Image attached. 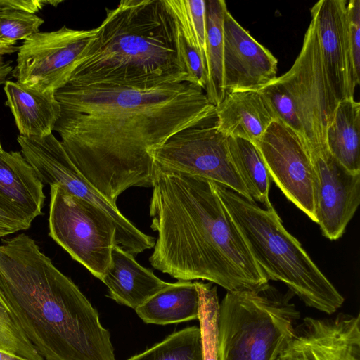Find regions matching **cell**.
<instances>
[{
  "mask_svg": "<svg viewBox=\"0 0 360 360\" xmlns=\"http://www.w3.org/2000/svg\"><path fill=\"white\" fill-rule=\"evenodd\" d=\"M276 360H283V359H281L280 357H278Z\"/></svg>",
  "mask_w": 360,
  "mask_h": 360,
  "instance_id": "obj_39",
  "label": "cell"
},
{
  "mask_svg": "<svg viewBox=\"0 0 360 360\" xmlns=\"http://www.w3.org/2000/svg\"><path fill=\"white\" fill-rule=\"evenodd\" d=\"M277 66V58L227 8L224 18L223 57L226 95L233 91H259L276 77Z\"/></svg>",
  "mask_w": 360,
  "mask_h": 360,
  "instance_id": "obj_15",
  "label": "cell"
},
{
  "mask_svg": "<svg viewBox=\"0 0 360 360\" xmlns=\"http://www.w3.org/2000/svg\"><path fill=\"white\" fill-rule=\"evenodd\" d=\"M255 145L270 179L288 200L316 222L312 165L304 139L276 119Z\"/></svg>",
  "mask_w": 360,
  "mask_h": 360,
  "instance_id": "obj_12",
  "label": "cell"
},
{
  "mask_svg": "<svg viewBox=\"0 0 360 360\" xmlns=\"http://www.w3.org/2000/svg\"><path fill=\"white\" fill-rule=\"evenodd\" d=\"M44 184L20 151L0 150V195L32 221L42 214Z\"/></svg>",
  "mask_w": 360,
  "mask_h": 360,
  "instance_id": "obj_20",
  "label": "cell"
},
{
  "mask_svg": "<svg viewBox=\"0 0 360 360\" xmlns=\"http://www.w3.org/2000/svg\"><path fill=\"white\" fill-rule=\"evenodd\" d=\"M184 39L196 49L206 64V0H165Z\"/></svg>",
  "mask_w": 360,
  "mask_h": 360,
  "instance_id": "obj_26",
  "label": "cell"
},
{
  "mask_svg": "<svg viewBox=\"0 0 360 360\" xmlns=\"http://www.w3.org/2000/svg\"><path fill=\"white\" fill-rule=\"evenodd\" d=\"M347 52L348 75L351 91L360 82V0L347 1Z\"/></svg>",
  "mask_w": 360,
  "mask_h": 360,
  "instance_id": "obj_28",
  "label": "cell"
},
{
  "mask_svg": "<svg viewBox=\"0 0 360 360\" xmlns=\"http://www.w3.org/2000/svg\"><path fill=\"white\" fill-rule=\"evenodd\" d=\"M49 230L51 238L94 276L102 280L117 245L109 216L90 202L51 186Z\"/></svg>",
  "mask_w": 360,
  "mask_h": 360,
  "instance_id": "obj_7",
  "label": "cell"
},
{
  "mask_svg": "<svg viewBox=\"0 0 360 360\" xmlns=\"http://www.w3.org/2000/svg\"><path fill=\"white\" fill-rule=\"evenodd\" d=\"M4 90L6 103L20 135L41 138L53 134L61 113L55 94L31 89L11 80L6 81Z\"/></svg>",
  "mask_w": 360,
  "mask_h": 360,
  "instance_id": "obj_19",
  "label": "cell"
},
{
  "mask_svg": "<svg viewBox=\"0 0 360 360\" xmlns=\"http://www.w3.org/2000/svg\"><path fill=\"white\" fill-rule=\"evenodd\" d=\"M227 142L232 162L252 199L272 209L270 176L257 146L240 138L228 137Z\"/></svg>",
  "mask_w": 360,
  "mask_h": 360,
  "instance_id": "obj_24",
  "label": "cell"
},
{
  "mask_svg": "<svg viewBox=\"0 0 360 360\" xmlns=\"http://www.w3.org/2000/svg\"><path fill=\"white\" fill-rule=\"evenodd\" d=\"M200 295L198 320L202 335L203 360H217V317L219 300L217 288L198 282Z\"/></svg>",
  "mask_w": 360,
  "mask_h": 360,
  "instance_id": "obj_27",
  "label": "cell"
},
{
  "mask_svg": "<svg viewBox=\"0 0 360 360\" xmlns=\"http://www.w3.org/2000/svg\"><path fill=\"white\" fill-rule=\"evenodd\" d=\"M294 103L307 146L326 144V131L338 101L325 70L315 22L311 19L302 46L290 69L278 77Z\"/></svg>",
  "mask_w": 360,
  "mask_h": 360,
  "instance_id": "obj_10",
  "label": "cell"
},
{
  "mask_svg": "<svg viewBox=\"0 0 360 360\" xmlns=\"http://www.w3.org/2000/svg\"><path fill=\"white\" fill-rule=\"evenodd\" d=\"M347 2L346 0H321L311 8L323 66L338 103L354 97L348 75Z\"/></svg>",
  "mask_w": 360,
  "mask_h": 360,
  "instance_id": "obj_16",
  "label": "cell"
},
{
  "mask_svg": "<svg viewBox=\"0 0 360 360\" xmlns=\"http://www.w3.org/2000/svg\"><path fill=\"white\" fill-rule=\"evenodd\" d=\"M54 130L84 178L111 202L131 187H152L151 154L176 133L210 124L216 107L188 82L147 88L67 83Z\"/></svg>",
  "mask_w": 360,
  "mask_h": 360,
  "instance_id": "obj_1",
  "label": "cell"
},
{
  "mask_svg": "<svg viewBox=\"0 0 360 360\" xmlns=\"http://www.w3.org/2000/svg\"><path fill=\"white\" fill-rule=\"evenodd\" d=\"M0 323L4 326L17 334L18 335L27 339L22 332L18 328L13 321L11 314L9 311L3 297L0 295Z\"/></svg>",
  "mask_w": 360,
  "mask_h": 360,
  "instance_id": "obj_34",
  "label": "cell"
},
{
  "mask_svg": "<svg viewBox=\"0 0 360 360\" xmlns=\"http://www.w3.org/2000/svg\"><path fill=\"white\" fill-rule=\"evenodd\" d=\"M283 360H360V316L306 317L281 353Z\"/></svg>",
  "mask_w": 360,
  "mask_h": 360,
  "instance_id": "obj_14",
  "label": "cell"
},
{
  "mask_svg": "<svg viewBox=\"0 0 360 360\" xmlns=\"http://www.w3.org/2000/svg\"><path fill=\"white\" fill-rule=\"evenodd\" d=\"M18 48L16 43L0 41V56L17 52Z\"/></svg>",
  "mask_w": 360,
  "mask_h": 360,
  "instance_id": "obj_36",
  "label": "cell"
},
{
  "mask_svg": "<svg viewBox=\"0 0 360 360\" xmlns=\"http://www.w3.org/2000/svg\"><path fill=\"white\" fill-rule=\"evenodd\" d=\"M105 10L68 83L136 88L190 83L178 26L165 0H122Z\"/></svg>",
  "mask_w": 360,
  "mask_h": 360,
  "instance_id": "obj_4",
  "label": "cell"
},
{
  "mask_svg": "<svg viewBox=\"0 0 360 360\" xmlns=\"http://www.w3.org/2000/svg\"><path fill=\"white\" fill-rule=\"evenodd\" d=\"M127 360H203L200 328L194 326L176 331Z\"/></svg>",
  "mask_w": 360,
  "mask_h": 360,
  "instance_id": "obj_25",
  "label": "cell"
},
{
  "mask_svg": "<svg viewBox=\"0 0 360 360\" xmlns=\"http://www.w3.org/2000/svg\"><path fill=\"white\" fill-rule=\"evenodd\" d=\"M179 29V28H178ZM179 49L184 68L189 77L190 84L204 91L207 84V70L205 59L183 38L179 30Z\"/></svg>",
  "mask_w": 360,
  "mask_h": 360,
  "instance_id": "obj_31",
  "label": "cell"
},
{
  "mask_svg": "<svg viewBox=\"0 0 360 360\" xmlns=\"http://www.w3.org/2000/svg\"><path fill=\"white\" fill-rule=\"evenodd\" d=\"M0 295L43 360H115L97 310L25 233L0 244Z\"/></svg>",
  "mask_w": 360,
  "mask_h": 360,
  "instance_id": "obj_3",
  "label": "cell"
},
{
  "mask_svg": "<svg viewBox=\"0 0 360 360\" xmlns=\"http://www.w3.org/2000/svg\"><path fill=\"white\" fill-rule=\"evenodd\" d=\"M44 20L38 15L18 11H0V41L16 43L39 32Z\"/></svg>",
  "mask_w": 360,
  "mask_h": 360,
  "instance_id": "obj_29",
  "label": "cell"
},
{
  "mask_svg": "<svg viewBox=\"0 0 360 360\" xmlns=\"http://www.w3.org/2000/svg\"><path fill=\"white\" fill-rule=\"evenodd\" d=\"M13 68L11 61L5 60L4 56H0V85L4 84L7 77L13 72Z\"/></svg>",
  "mask_w": 360,
  "mask_h": 360,
  "instance_id": "obj_35",
  "label": "cell"
},
{
  "mask_svg": "<svg viewBox=\"0 0 360 360\" xmlns=\"http://www.w3.org/2000/svg\"><path fill=\"white\" fill-rule=\"evenodd\" d=\"M307 147L314 176L316 223L326 238L335 240L360 203V173L345 168L326 144Z\"/></svg>",
  "mask_w": 360,
  "mask_h": 360,
  "instance_id": "obj_13",
  "label": "cell"
},
{
  "mask_svg": "<svg viewBox=\"0 0 360 360\" xmlns=\"http://www.w3.org/2000/svg\"><path fill=\"white\" fill-rule=\"evenodd\" d=\"M272 107L277 119L303 138V131L292 100L278 77L259 90Z\"/></svg>",
  "mask_w": 360,
  "mask_h": 360,
  "instance_id": "obj_30",
  "label": "cell"
},
{
  "mask_svg": "<svg viewBox=\"0 0 360 360\" xmlns=\"http://www.w3.org/2000/svg\"><path fill=\"white\" fill-rule=\"evenodd\" d=\"M292 295L269 284L227 292L219 304L217 360H276L300 319Z\"/></svg>",
  "mask_w": 360,
  "mask_h": 360,
  "instance_id": "obj_6",
  "label": "cell"
},
{
  "mask_svg": "<svg viewBox=\"0 0 360 360\" xmlns=\"http://www.w3.org/2000/svg\"><path fill=\"white\" fill-rule=\"evenodd\" d=\"M49 4V0H0V11H18L35 14Z\"/></svg>",
  "mask_w": 360,
  "mask_h": 360,
  "instance_id": "obj_33",
  "label": "cell"
},
{
  "mask_svg": "<svg viewBox=\"0 0 360 360\" xmlns=\"http://www.w3.org/2000/svg\"><path fill=\"white\" fill-rule=\"evenodd\" d=\"M96 31L97 27L74 30L64 25L32 34L18 48L13 76L31 89L55 94L70 80Z\"/></svg>",
  "mask_w": 360,
  "mask_h": 360,
  "instance_id": "obj_11",
  "label": "cell"
},
{
  "mask_svg": "<svg viewBox=\"0 0 360 360\" xmlns=\"http://www.w3.org/2000/svg\"><path fill=\"white\" fill-rule=\"evenodd\" d=\"M101 281L107 286L111 299L134 310L169 283L140 265L133 255L119 245L112 250Z\"/></svg>",
  "mask_w": 360,
  "mask_h": 360,
  "instance_id": "obj_18",
  "label": "cell"
},
{
  "mask_svg": "<svg viewBox=\"0 0 360 360\" xmlns=\"http://www.w3.org/2000/svg\"><path fill=\"white\" fill-rule=\"evenodd\" d=\"M150 202L158 232L152 266L179 281L205 280L227 292L269 280L255 261L213 181L155 169Z\"/></svg>",
  "mask_w": 360,
  "mask_h": 360,
  "instance_id": "obj_2",
  "label": "cell"
},
{
  "mask_svg": "<svg viewBox=\"0 0 360 360\" xmlns=\"http://www.w3.org/2000/svg\"><path fill=\"white\" fill-rule=\"evenodd\" d=\"M213 183L267 279L284 283L308 307L328 314L336 312L344 303L343 296L285 229L274 207L263 209L254 200Z\"/></svg>",
  "mask_w": 360,
  "mask_h": 360,
  "instance_id": "obj_5",
  "label": "cell"
},
{
  "mask_svg": "<svg viewBox=\"0 0 360 360\" xmlns=\"http://www.w3.org/2000/svg\"><path fill=\"white\" fill-rule=\"evenodd\" d=\"M3 150L2 149V147H1V143H0V150Z\"/></svg>",
  "mask_w": 360,
  "mask_h": 360,
  "instance_id": "obj_38",
  "label": "cell"
},
{
  "mask_svg": "<svg viewBox=\"0 0 360 360\" xmlns=\"http://www.w3.org/2000/svg\"><path fill=\"white\" fill-rule=\"evenodd\" d=\"M32 220L0 195V238L30 228Z\"/></svg>",
  "mask_w": 360,
  "mask_h": 360,
  "instance_id": "obj_32",
  "label": "cell"
},
{
  "mask_svg": "<svg viewBox=\"0 0 360 360\" xmlns=\"http://www.w3.org/2000/svg\"><path fill=\"white\" fill-rule=\"evenodd\" d=\"M276 119L272 107L259 91L229 93L216 106L215 124L220 132L255 144Z\"/></svg>",
  "mask_w": 360,
  "mask_h": 360,
  "instance_id": "obj_17",
  "label": "cell"
},
{
  "mask_svg": "<svg viewBox=\"0 0 360 360\" xmlns=\"http://www.w3.org/2000/svg\"><path fill=\"white\" fill-rule=\"evenodd\" d=\"M227 139L212 124L181 130L153 151L155 169L207 179L253 200L231 158Z\"/></svg>",
  "mask_w": 360,
  "mask_h": 360,
  "instance_id": "obj_9",
  "label": "cell"
},
{
  "mask_svg": "<svg viewBox=\"0 0 360 360\" xmlns=\"http://www.w3.org/2000/svg\"><path fill=\"white\" fill-rule=\"evenodd\" d=\"M226 4L224 0H206L207 84L205 93L215 107L226 97L224 85V18Z\"/></svg>",
  "mask_w": 360,
  "mask_h": 360,
  "instance_id": "obj_23",
  "label": "cell"
},
{
  "mask_svg": "<svg viewBox=\"0 0 360 360\" xmlns=\"http://www.w3.org/2000/svg\"><path fill=\"white\" fill-rule=\"evenodd\" d=\"M0 360H29L14 354L0 349Z\"/></svg>",
  "mask_w": 360,
  "mask_h": 360,
  "instance_id": "obj_37",
  "label": "cell"
},
{
  "mask_svg": "<svg viewBox=\"0 0 360 360\" xmlns=\"http://www.w3.org/2000/svg\"><path fill=\"white\" fill-rule=\"evenodd\" d=\"M200 295L197 282L171 283L135 309L146 323L167 325L198 319Z\"/></svg>",
  "mask_w": 360,
  "mask_h": 360,
  "instance_id": "obj_21",
  "label": "cell"
},
{
  "mask_svg": "<svg viewBox=\"0 0 360 360\" xmlns=\"http://www.w3.org/2000/svg\"><path fill=\"white\" fill-rule=\"evenodd\" d=\"M17 141L23 157L43 184L58 186L109 216L116 227L117 245L133 255L154 247L155 238L141 231L122 214L117 204L111 202L84 178L53 134L41 138L19 135Z\"/></svg>",
  "mask_w": 360,
  "mask_h": 360,
  "instance_id": "obj_8",
  "label": "cell"
},
{
  "mask_svg": "<svg viewBox=\"0 0 360 360\" xmlns=\"http://www.w3.org/2000/svg\"><path fill=\"white\" fill-rule=\"evenodd\" d=\"M360 103L353 98L340 101L326 131L330 154L348 171L360 173Z\"/></svg>",
  "mask_w": 360,
  "mask_h": 360,
  "instance_id": "obj_22",
  "label": "cell"
}]
</instances>
